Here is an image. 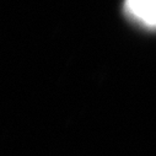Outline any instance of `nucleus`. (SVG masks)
Listing matches in <instances>:
<instances>
[{
    "mask_svg": "<svg viewBox=\"0 0 156 156\" xmlns=\"http://www.w3.org/2000/svg\"><path fill=\"white\" fill-rule=\"evenodd\" d=\"M124 10L136 23L156 30V0H126Z\"/></svg>",
    "mask_w": 156,
    "mask_h": 156,
    "instance_id": "obj_1",
    "label": "nucleus"
}]
</instances>
